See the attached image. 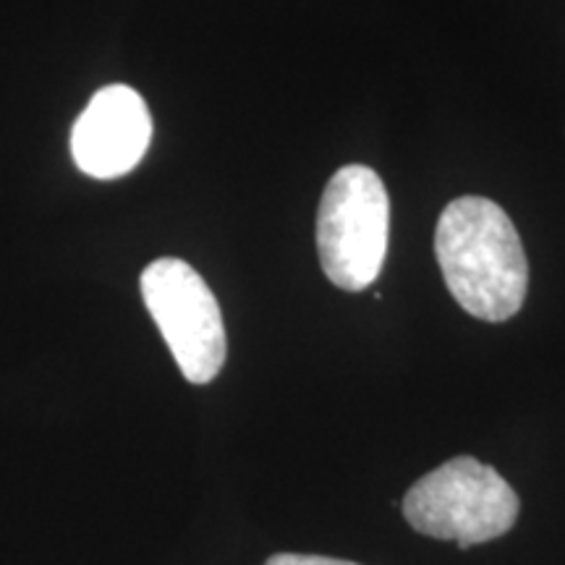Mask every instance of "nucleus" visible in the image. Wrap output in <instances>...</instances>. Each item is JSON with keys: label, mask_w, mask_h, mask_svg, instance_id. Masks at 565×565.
Here are the masks:
<instances>
[{"label": "nucleus", "mask_w": 565, "mask_h": 565, "mask_svg": "<svg viewBox=\"0 0 565 565\" xmlns=\"http://www.w3.org/2000/svg\"><path fill=\"white\" fill-rule=\"evenodd\" d=\"M391 200L366 166H345L324 186L317 210V254L328 280L362 291L377 280L387 254Z\"/></svg>", "instance_id": "nucleus-3"}, {"label": "nucleus", "mask_w": 565, "mask_h": 565, "mask_svg": "<svg viewBox=\"0 0 565 565\" xmlns=\"http://www.w3.org/2000/svg\"><path fill=\"white\" fill-rule=\"evenodd\" d=\"M265 565H359L351 561H335V557H322V555H296V553H282L273 555Z\"/></svg>", "instance_id": "nucleus-6"}, {"label": "nucleus", "mask_w": 565, "mask_h": 565, "mask_svg": "<svg viewBox=\"0 0 565 565\" xmlns=\"http://www.w3.org/2000/svg\"><path fill=\"white\" fill-rule=\"evenodd\" d=\"M139 288L183 377L194 385L212 383L225 364L228 341L221 307L202 275L183 259L162 257L145 267Z\"/></svg>", "instance_id": "nucleus-4"}, {"label": "nucleus", "mask_w": 565, "mask_h": 565, "mask_svg": "<svg viewBox=\"0 0 565 565\" xmlns=\"http://www.w3.org/2000/svg\"><path fill=\"white\" fill-rule=\"evenodd\" d=\"M437 265L458 307L477 320L505 322L524 307L529 263L508 212L487 196H461L435 231Z\"/></svg>", "instance_id": "nucleus-1"}, {"label": "nucleus", "mask_w": 565, "mask_h": 565, "mask_svg": "<svg viewBox=\"0 0 565 565\" xmlns=\"http://www.w3.org/2000/svg\"><path fill=\"white\" fill-rule=\"evenodd\" d=\"M404 515L419 534L454 540L466 550L511 532L519 519V494L492 466L458 456L406 492Z\"/></svg>", "instance_id": "nucleus-2"}, {"label": "nucleus", "mask_w": 565, "mask_h": 565, "mask_svg": "<svg viewBox=\"0 0 565 565\" xmlns=\"http://www.w3.org/2000/svg\"><path fill=\"white\" fill-rule=\"evenodd\" d=\"M152 118L137 89L110 84L95 92L71 131L76 168L92 179L113 181L131 173L150 150Z\"/></svg>", "instance_id": "nucleus-5"}]
</instances>
